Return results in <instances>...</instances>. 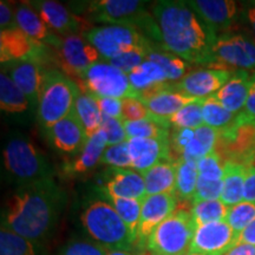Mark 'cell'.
Instances as JSON below:
<instances>
[{"label":"cell","mask_w":255,"mask_h":255,"mask_svg":"<svg viewBox=\"0 0 255 255\" xmlns=\"http://www.w3.org/2000/svg\"><path fill=\"white\" fill-rule=\"evenodd\" d=\"M65 200L52 177L20 186L6 201L1 227L41 245L58 223Z\"/></svg>","instance_id":"obj_1"},{"label":"cell","mask_w":255,"mask_h":255,"mask_svg":"<svg viewBox=\"0 0 255 255\" xmlns=\"http://www.w3.org/2000/svg\"><path fill=\"white\" fill-rule=\"evenodd\" d=\"M159 46L189 64L209 68L216 34L210 32L186 1L162 0L152 6Z\"/></svg>","instance_id":"obj_2"},{"label":"cell","mask_w":255,"mask_h":255,"mask_svg":"<svg viewBox=\"0 0 255 255\" xmlns=\"http://www.w3.org/2000/svg\"><path fill=\"white\" fill-rule=\"evenodd\" d=\"M85 232L94 242L109 251L132 252L136 237L107 201H94L81 215Z\"/></svg>","instance_id":"obj_3"},{"label":"cell","mask_w":255,"mask_h":255,"mask_svg":"<svg viewBox=\"0 0 255 255\" xmlns=\"http://www.w3.org/2000/svg\"><path fill=\"white\" fill-rule=\"evenodd\" d=\"M146 7L148 2L138 0H97L88 2L84 15L88 21L136 27L159 45L157 24Z\"/></svg>","instance_id":"obj_4"},{"label":"cell","mask_w":255,"mask_h":255,"mask_svg":"<svg viewBox=\"0 0 255 255\" xmlns=\"http://www.w3.org/2000/svg\"><path fill=\"white\" fill-rule=\"evenodd\" d=\"M79 95L77 82L58 69H46L37 108L38 121L45 131L71 113Z\"/></svg>","instance_id":"obj_5"},{"label":"cell","mask_w":255,"mask_h":255,"mask_svg":"<svg viewBox=\"0 0 255 255\" xmlns=\"http://www.w3.org/2000/svg\"><path fill=\"white\" fill-rule=\"evenodd\" d=\"M5 170L20 186L52 177V168L41 151L24 136H13L4 148Z\"/></svg>","instance_id":"obj_6"},{"label":"cell","mask_w":255,"mask_h":255,"mask_svg":"<svg viewBox=\"0 0 255 255\" xmlns=\"http://www.w3.org/2000/svg\"><path fill=\"white\" fill-rule=\"evenodd\" d=\"M197 225L190 210L176 209L155 229L146 244L149 255H188Z\"/></svg>","instance_id":"obj_7"},{"label":"cell","mask_w":255,"mask_h":255,"mask_svg":"<svg viewBox=\"0 0 255 255\" xmlns=\"http://www.w3.org/2000/svg\"><path fill=\"white\" fill-rule=\"evenodd\" d=\"M85 40L97 49L102 58L111 60L115 57L133 50H155V43L136 27L126 25H104L91 27L82 34Z\"/></svg>","instance_id":"obj_8"},{"label":"cell","mask_w":255,"mask_h":255,"mask_svg":"<svg viewBox=\"0 0 255 255\" xmlns=\"http://www.w3.org/2000/svg\"><path fill=\"white\" fill-rule=\"evenodd\" d=\"M209 68L255 71V41L242 33L218 34L213 44Z\"/></svg>","instance_id":"obj_9"},{"label":"cell","mask_w":255,"mask_h":255,"mask_svg":"<svg viewBox=\"0 0 255 255\" xmlns=\"http://www.w3.org/2000/svg\"><path fill=\"white\" fill-rule=\"evenodd\" d=\"M215 151L225 161L238 162L244 165L255 164V122L244 113L227 130L221 131Z\"/></svg>","instance_id":"obj_10"},{"label":"cell","mask_w":255,"mask_h":255,"mask_svg":"<svg viewBox=\"0 0 255 255\" xmlns=\"http://www.w3.org/2000/svg\"><path fill=\"white\" fill-rule=\"evenodd\" d=\"M84 92L102 98H137L128 75L110 63L98 62L85 72L81 81Z\"/></svg>","instance_id":"obj_11"},{"label":"cell","mask_w":255,"mask_h":255,"mask_svg":"<svg viewBox=\"0 0 255 255\" xmlns=\"http://www.w3.org/2000/svg\"><path fill=\"white\" fill-rule=\"evenodd\" d=\"M101 58L97 49L85 40L82 34H71L63 38L60 46L56 49L53 60L60 71L76 82V79L82 81L85 72Z\"/></svg>","instance_id":"obj_12"},{"label":"cell","mask_w":255,"mask_h":255,"mask_svg":"<svg viewBox=\"0 0 255 255\" xmlns=\"http://www.w3.org/2000/svg\"><path fill=\"white\" fill-rule=\"evenodd\" d=\"M45 44L32 39L18 26L0 33V62L6 64L18 60H38L47 65L53 62L55 53ZM55 63V62H53Z\"/></svg>","instance_id":"obj_13"},{"label":"cell","mask_w":255,"mask_h":255,"mask_svg":"<svg viewBox=\"0 0 255 255\" xmlns=\"http://www.w3.org/2000/svg\"><path fill=\"white\" fill-rule=\"evenodd\" d=\"M177 200V196L173 194L148 195L143 200L141 219L137 229V247L139 250H146V244L155 229L174 214Z\"/></svg>","instance_id":"obj_14"},{"label":"cell","mask_w":255,"mask_h":255,"mask_svg":"<svg viewBox=\"0 0 255 255\" xmlns=\"http://www.w3.org/2000/svg\"><path fill=\"white\" fill-rule=\"evenodd\" d=\"M30 5L38 12L46 26L63 37L71 34H83L90 30L88 19L73 13L68 7L53 0L30 1Z\"/></svg>","instance_id":"obj_15"},{"label":"cell","mask_w":255,"mask_h":255,"mask_svg":"<svg viewBox=\"0 0 255 255\" xmlns=\"http://www.w3.org/2000/svg\"><path fill=\"white\" fill-rule=\"evenodd\" d=\"M235 234L226 221H218L197 226L190 253L202 255H225L238 244Z\"/></svg>","instance_id":"obj_16"},{"label":"cell","mask_w":255,"mask_h":255,"mask_svg":"<svg viewBox=\"0 0 255 255\" xmlns=\"http://www.w3.org/2000/svg\"><path fill=\"white\" fill-rule=\"evenodd\" d=\"M233 72L226 69L201 68L188 72L181 81L175 83L174 88L190 97L205 100L214 96L228 82Z\"/></svg>","instance_id":"obj_17"},{"label":"cell","mask_w":255,"mask_h":255,"mask_svg":"<svg viewBox=\"0 0 255 255\" xmlns=\"http://www.w3.org/2000/svg\"><path fill=\"white\" fill-rule=\"evenodd\" d=\"M1 65V71L5 72L24 92L32 107L38 108L44 75L49 66L38 60H18Z\"/></svg>","instance_id":"obj_18"},{"label":"cell","mask_w":255,"mask_h":255,"mask_svg":"<svg viewBox=\"0 0 255 255\" xmlns=\"http://www.w3.org/2000/svg\"><path fill=\"white\" fill-rule=\"evenodd\" d=\"M201 23L218 36L229 28L238 17V5L231 0H190L186 1Z\"/></svg>","instance_id":"obj_19"},{"label":"cell","mask_w":255,"mask_h":255,"mask_svg":"<svg viewBox=\"0 0 255 255\" xmlns=\"http://www.w3.org/2000/svg\"><path fill=\"white\" fill-rule=\"evenodd\" d=\"M46 135L51 145L66 155H77L88 141L87 133L75 109L65 119L46 130Z\"/></svg>","instance_id":"obj_20"},{"label":"cell","mask_w":255,"mask_h":255,"mask_svg":"<svg viewBox=\"0 0 255 255\" xmlns=\"http://www.w3.org/2000/svg\"><path fill=\"white\" fill-rule=\"evenodd\" d=\"M100 191L102 195L108 194L122 199L144 200L146 197L145 183L142 175L129 169H108L102 176Z\"/></svg>","instance_id":"obj_21"},{"label":"cell","mask_w":255,"mask_h":255,"mask_svg":"<svg viewBox=\"0 0 255 255\" xmlns=\"http://www.w3.org/2000/svg\"><path fill=\"white\" fill-rule=\"evenodd\" d=\"M128 146L131 158V168L139 171V174L144 173L159 162H174L170 139L130 138L128 139Z\"/></svg>","instance_id":"obj_22"},{"label":"cell","mask_w":255,"mask_h":255,"mask_svg":"<svg viewBox=\"0 0 255 255\" xmlns=\"http://www.w3.org/2000/svg\"><path fill=\"white\" fill-rule=\"evenodd\" d=\"M15 26H18L25 34L32 39L45 44L47 46L58 49L63 39L53 33L38 12L30 5V2H20L15 6L14 11Z\"/></svg>","instance_id":"obj_23"},{"label":"cell","mask_w":255,"mask_h":255,"mask_svg":"<svg viewBox=\"0 0 255 255\" xmlns=\"http://www.w3.org/2000/svg\"><path fill=\"white\" fill-rule=\"evenodd\" d=\"M105 146H107V141L103 132L100 130L90 138H88L85 145L77 155L68 159L62 165L63 174L68 177H75L90 173L101 162Z\"/></svg>","instance_id":"obj_24"},{"label":"cell","mask_w":255,"mask_h":255,"mask_svg":"<svg viewBox=\"0 0 255 255\" xmlns=\"http://www.w3.org/2000/svg\"><path fill=\"white\" fill-rule=\"evenodd\" d=\"M196 100H200V98H194L184 95L182 92L175 90L174 84L167 83L161 90L150 97L141 100V102L145 105L146 109L152 115H155L156 117L170 122V119L177 111H180L187 104Z\"/></svg>","instance_id":"obj_25"},{"label":"cell","mask_w":255,"mask_h":255,"mask_svg":"<svg viewBox=\"0 0 255 255\" xmlns=\"http://www.w3.org/2000/svg\"><path fill=\"white\" fill-rule=\"evenodd\" d=\"M251 85V72L234 71L231 78L214 95L216 101L231 113L239 115L246 105Z\"/></svg>","instance_id":"obj_26"},{"label":"cell","mask_w":255,"mask_h":255,"mask_svg":"<svg viewBox=\"0 0 255 255\" xmlns=\"http://www.w3.org/2000/svg\"><path fill=\"white\" fill-rule=\"evenodd\" d=\"M176 163L163 161L142 173L146 196L157 194L176 195Z\"/></svg>","instance_id":"obj_27"},{"label":"cell","mask_w":255,"mask_h":255,"mask_svg":"<svg viewBox=\"0 0 255 255\" xmlns=\"http://www.w3.org/2000/svg\"><path fill=\"white\" fill-rule=\"evenodd\" d=\"M223 189L220 200L227 207L244 201V187L246 180V165L233 161H225Z\"/></svg>","instance_id":"obj_28"},{"label":"cell","mask_w":255,"mask_h":255,"mask_svg":"<svg viewBox=\"0 0 255 255\" xmlns=\"http://www.w3.org/2000/svg\"><path fill=\"white\" fill-rule=\"evenodd\" d=\"M73 109H75L83 128H84L88 138H90L91 136L100 131L103 114L96 103L94 96L83 92L78 96Z\"/></svg>","instance_id":"obj_29"},{"label":"cell","mask_w":255,"mask_h":255,"mask_svg":"<svg viewBox=\"0 0 255 255\" xmlns=\"http://www.w3.org/2000/svg\"><path fill=\"white\" fill-rule=\"evenodd\" d=\"M30 102L17 84L6 75L0 73V108L8 114H21L27 110Z\"/></svg>","instance_id":"obj_30"},{"label":"cell","mask_w":255,"mask_h":255,"mask_svg":"<svg viewBox=\"0 0 255 255\" xmlns=\"http://www.w3.org/2000/svg\"><path fill=\"white\" fill-rule=\"evenodd\" d=\"M129 81L131 83L133 91L136 92L137 97L141 92L148 90L154 85L168 83L169 79L165 72L157 64L145 60L138 68H136L131 73L128 75Z\"/></svg>","instance_id":"obj_31"},{"label":"cell","mask_w":255,"mask_h":255,"mask_svg":"<svg viewBox=\"0 0 255 255\" xmlns=\"http://www.w3.org/2000/svg\"><path fill=\"white\" fill-rule=\"evenodd\" d=\"M176 196L178 200L193 201L195 195L199 169L197 163L186 158H180L176 162Z\"/></svg>","instance_id":"obj_32"},{"label":"cell","mask_w":255,"mask_h":255,"mask_svg":"<svg viewBox=\"0 0 255 255\" xmlns=\"http://www.w3.org/2000/svg\"><path fill=\"white\" fill-rule=\"evenodd\" d=\"M0 255H43L41 245L32 242L9 229H0Z\"/></svg>","instance_id":"obj_33"},{"label":"cell","mask_w":255,"mask_h":255,"mask_svg":"<svg viewBox=\"0 0 255 255\" xmlns=\"http://www.w3.org/2000/svg\"><path fill=\"white\" fill-rule=\"evenodd\" d=\"M202 117L203 123L213 129L218 130L219 132L225 131L237 120L238 115L231 113L222 107L221 104L216 101L214 96L205 98L202 104Z\"/></svg>","instance_id":"obj_34"},{"label":"cell","mask_w":255,"mask_h":255,"mask_svg":"<svg viewBox=\"0 0 255 255\" xmlns=\"http://www.w3.org/2000/svg\"><path fill=\"white\" fill-rule=\"evenodd\" d=\"M103 196L114 207L117 214L120 215V218L129 227L137 240V229H138L139 219H141L143 200L122 199V197L108 195V194H104Z\"/></svg>","instance_id":"obj_35"},{"label":"cell","mask_w":255,"mask_h":255,"mask_svg":"<svg viewBox=\"0 0 255 255\" xmlns=\"http://www.w3.org/2000/svg\"><path fill=\"white\" fill-rule=\"evenodd\" d=\"M146 60L157 64L165 72L170 82L181 81L187 75V70L189 69V63L183 60L180 57L173 55L165 51H158L157 49L150 51L146 56Z\"/></svg>","instance_id":"obj_36"},{"label":"cell","mask_w":255,"mask_h":255,"mask_svg":"<svg viewBox=\"0 0 255 255\" xmlns=\"http://www.w3.org/2000/svg\"><path fill=\"white\" fill-rule=\"evenodd\" d=\"M228 208L221 200L201 201V202L191 203L190 213L195 220L196 225H206V223L225 221L227 216Z\"/></svg>","instance_id":"obj_37"},{"label":"cell","mask_w":255,"mask_h":255,"mask_svg":"<svg viewBox=\"0 0 255 255\" xmlns=\"http://www.w3.org/2000/svg\"><path fill=\"white\" fill-rule=\"evenodd\" d=\"M203 100H196L187 104L180 111H177L170 119V124L174 129H191L195 130L203 126L202 117Z\"/></svg>","instance_id":"obj_38"},{"label":"cell","mask_w":255,"mask_h":255,"mask_svg":"<svg viewBox=\"0 0 255 255\" xmlns=\"http://www.w3.org/2000/svg\"><path fill=\"white\" fill-rule=\"evenodd\" d=\"M255 220V202L242 201L238 205L228 208L227 216L225 221L231 226L235 234L240 237L242 232L246 229Z\"/></svg>","instance_id":"obj_39"},{"label":"cell","mask_w":255,"mask_h":255,"mask_svg":"<svg viewBox=\"0 0 255 255\" xmlns=\"http://www.w3.org/2000/svg\"><path fill=\"white\" fill-rule=\"evenodd\" d=\"M100 164L109 165L110 168L119 169L131 168V158H130L129 155L128 141L105 148Z\"/></svg>","instance_id":"obj_40"},{"label":"cell","mask_w":255,"mask_h":255,"mask_svg":"<svg viewBox=\"0 0 255 255\" xmlns=\"http://www.w3.org/2000/svg\"><path fill=\"white\" fill-rule=\"evenodd\" d=\"M223 159L216 151H213L197 162L199 176L209 181H223L225 168Z\"/></svg>","instance_id":"obj_41"},{"label":"cell","mask_w":255,"mask_h":255,"mask_svg":"<svg viewBox=\"0 0 255 255\" xmlns=\"http://www.w3.org/2000/svg\"><path fill=\"white\" fill-rule=\"evenodd\" d=\"M101 131L103 132L108 145L120 144V143L127 142L128 137L124 124L122 120L113 119V117L103 115V120L101 124Z\"/></svg>","instance_id":"obj_42"},{"label":"cell","mask_w":255,"mask_h":255,"mask_svg":"<svg viewBox=\"0 0 255 255\" xmlns=\"http://www.w3.org/2000/svg\"><path fill=\"white\" fill-rule=\"evenodd\" d=\"M150 51L145 50H133L130 52H126L123 55H120L115 57L108 63H110L111 65L117 68L121 71L129 75L136 68H138L142 63H144L146 60V56Z\"/></svg>","instance_id":"obj_43"},{"label":"cell","mask_w":255,"mask_h":255,"mask_svg":"<svg viewBox=\"0 0 255 255\" xmlns=\"http://www.w3.org/2000/svg\"><path fill=\"white\" fill-rule=\"evenodd\" d=\"M110 252L94 241L73 240L60 251L59 255H108Z\"/></svg>","instance_id":"obj_44"},{"label":"cell","mask_w":255,"mask_h":255,"mask_svg":"<svg viewBox=\"0 0 255 255\" xmlns=\"http://www.w3.org/2000/svg\"><path fill=\"white\" fill-rule=\"evenodd\" d=\"M223 189V181H209L199 176L195 195L191 203L201 202V201L220 200Z\"/></svg>","instance_id":"obj_45"},{"label":"cell","mask_w":255,"mask_h":255,"mask_svg":"<svg viewBox=\"0 0 255 255\" xmlns=\"http://www.w3.org/2000/svg\"><path fill=\"white\" fill-rule=\"evenodd\" d=\"M150 111L138 98L127 97L122 100V120L128 122H137L148 119Z\"/></svg>","instance_id":"obj_46"},{"label":"cell","mask_w":255,"mask_h":255,"mask_svg":"<svg viewBox=\"0 0 255 255\" xmlns=\"http://www.w3.org/2000/svg\"><path fill=\"white\" fill-rule=\"evenodd\" d=\"M194 133H195V138L201 143V145L205 148L207 154L215 151L220 135L218 130L203 124V126H201L197 128V129L194 130Z\"/></svg>","instance_id":"obj_47"},{"label":"cell","mask_w":255,"mask_h":255,"mask_svg":"<svg viewBox=\"0 0 255 255\" xmlns=\"http://www.w3.org/2000/svg\"><path fill=\"white\" fill-rule=\"evenodd\" d=\"M95 100L102 114L105 116L113 117V119L122 120V100L102 97H95Z\"/></svg>","instance_id":"obj_48"},{"label":"cell","mask_w":255,"mask_h":255,"mask_svg":"<svg viewBox=\"0 0 255 255\" xmlns=\"http://www.w3.org/2000/svg\"><path fill=\"white\" fill-rule=\"evenodd\" d=\"M244 201L255 202V165H246V180L244 187Z\"/></svg>","instance_id":"obj_49"},{"label":"cell","mask_w":255,"mask_h":255,"mask_svg":"<svg viewBox=\"0 0 255 255\" xmlns=\"http://www.w3.org/2000/svg\"><path fill=\"white\" fill-rule=\"evenodd\" d=\"M14 26V11L12 9L11 5L7 1L1 0V2H0V27H1V31L8 30V28H12Z\"/></svg>","instance_id":"obj_50"},{"label":"cell","mask_w":255,"mask_h":255,"mask_svg":"<svg viewBox=\"0 0 255 255\" xmlns=\"http://www.w3.org/2000/svg\"><path fill=\"white\" fill-rule=\"evenodd\" d=\"M242 113L245 116H247L251 121L255 122V71L251 72V85L250 92H248V97L245 109Z\"/></svg>","instance_id":"obj_51"},{"label":"cell","mask_w":255,"mask_h":255,"mask_svg":"<svg viewBox=\"0 0 255 255\" xmlns=\"http://www.w3.org/2000/svg\"><path fill=\"white\" fill-rule=\"evenodd\" d=\"M225 255H255V246L250 244H237Z\"/></svg>","instance_id":"obj_52"},{"label":"cell","mask_w":255,"mask_h":255,"mask_svg":"<svg viewBox=\"0 0 255 255\" xmlns=\"http://www.w3.org/2000/svg\"><path fill=\"white\" fill-rule=\"evenodd\" d=\"M238 244H250L255 246V220L241 233Z\"/></svg>","instance_id":"obj_53"},{"label":"cell","mask_w":255,"mask_h":255,"mask_svg":"<svg viewBox=\"0 0 255 255\" xmlns=\"http://www.w3.org/2000/svg\"><path fill=\"white\" fill-rule=\"evenodd\" d=\"M247 19L250 21L252 30H253V33L255 36V2L253 5H251L247 9Z\"/></svg>","instance_id":"obj_54"},{"label":"cell","mask_w":255,"mask_h":255,"mask_svg":"<svg viewBox=\"0 0 255 255\" xmlns=\"http://www.w3.org/2000/svg\"><path fill=\"white\" fill-rule=\"evenodd\" d=\"M108 255H133L132 252H126V251H111Z\"/></svg>","instance_id":"obj_55"},{"label":"cell","mask_w":255,"mask_h":255,"mask_svg":"<svg viewBox=\"0 0 255 255\" xmlns=\"http://www.w3.org/2000/svg\"><path fill=\"white\" fill-rule=\"evenodd\" d=\"M188 255H202V254H196V253H189Z\"/></svg>","instance_id":"obj_56"}]
</instances>
